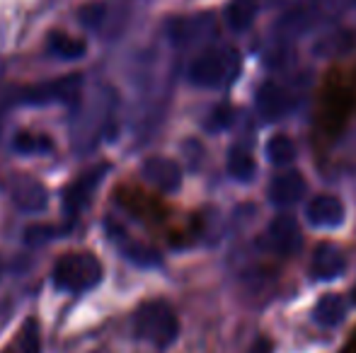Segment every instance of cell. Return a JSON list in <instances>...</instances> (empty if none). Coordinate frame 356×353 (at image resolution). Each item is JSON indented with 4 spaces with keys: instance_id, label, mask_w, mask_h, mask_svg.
<instances>
[{
    "instance_id": "6da1fadb",
    "label": "cell",
    "mask_w": 356,
    "mask_h": 353,
    "mask_svg": "<svg viewBox=\"0 0 356 353\" xmlns=\"http://www.w3.org/2000/svg\"><path fill=\"white\" fill-rule=\"evenodd\" d=\"M356 94L352 83L344 78V73L332 71L320 89V107H318V131L325 146L334 141L347 126L349 114L354 112Z\"/></svg>"
},
{
    "instance_id": "7a4b0ae2",
    "label": "cell",
    "mask_w": 356,
    "mask_h": 353,
    "mask_svg": "<svg viewBox=\"0 0 356 353\" xmlns=\"http://www.w3.org/2000/svg\"><path fill=\"white\" fill-rule=\"evenodd\" d=\"M102 281V264L90 252H73L63 255L54 266V283L68 293L92 291Z\"/></svg>"
},
{
    "instance_id": "3957f363",
    "label": "cell",
    "mask_w": 356,
    "mask_h": 353,
    "mask_svg": "<svg viewBox=\"0 0 356 353\" xmlns=\"http://www.w3.org/2000/svg\"><path fill=\"white\" fill-rule=\"evenodd\" d=\"M136 334L158 346H168L177 334L175 312L165 302H143L136 312Z\"/></svg>"
},
{
    "instance_id": "277c9868",
    "label": "cell",
    "mask_w": 356,
    "mask_h": 353,
    "mask_svg": "<svg viewBox=\"0 0 356 353\" xmlns=\"http://www.w3.org/2000/svg\"><path fill=\"white\" fill-rule=\"evenodd\" d=\"M107 172H109V165H97L85 172V175H80L71 187L66 189V193H63V211L68 213V218L78 216V213L88 206L90 196L95 193L97 184L102 182V177L107 175Z\"/></svg>"
},
{
    "instance_id": "5b68a950",
    "label": "cell",
    "mask_w": 356,
    "mask_h": 353,
    "mask_svg": "<svg viewBox=\"0 0 356 353\" xmlns=\"http://www.w3.org/2000/svg\"><path fill=\"white\" fill-rule=\"evenodd\" d=\"M78 89H80V76H68V78H61V80H54V83H47V85H37V87L27 89L24 99L34 104L51 102V99L73 102Z\"/></svg>"
},
{
    "instance_id": "8992f818",
    "label": "cell",
    "mask_w": 356,
    "mask_h": 353,
    "mask_svg": "<svg viewBox=\"0 0 356 353\" xmlns=\"http://www.w3.org/2000/svg\"><path fill=\"white\" fill-rule=\"evenodd\" d=\"M13 198L17 203V208H22L27 213H39L47 208V189L39 182H32V179L17 182V187L13 189Z\"/></svg>"
},
{
    "instance_id": "52a82bcc",
    "label": "cell",
    "mask_w": 356,
    "mask_h": 353,
    "mask_svg": "<svg viewBox=\"0 0 356 353\" xmlns=\"http://www.w3.org/2000/svg\"><path fill=\"white\" fill-rule=\"evenodd\" d=\"M47 46H49V51H51L54 56L66 58V61H75V58H83L85 51H88V46H85L83 39L71 37V34H66V32H54L51 37H49Z\"/></svg>"
},
{
    "instance_id": "ba28073f",
    "label": "cell",
    "mask_w": 356,
    "mask_h": 353,
    "mask_svg": "<svg viewBox=\"0 0 356 353\" xmlns=\"http://www.w3.org/2000/svg\"><path fill=\"white\" fill-rule=\"evenodd\" d=\"M143 177L148 179L150 184H155V187L160 189H175L179 182V172L175 170L172 162L168 160H158V157H153V160H148L143 165Z\"/></svg>"
},
{
    "instance_id": "9c48e42d",
    "label": "cell",
    "mask_w": 356,
    "mask_h": 353,
    "mask_svg": "<svg viewBox=\"0 0 356 353\" xmlns=\"http://www.w3.org/2000/svg\"><path fill=\"white\" fill-rule=\"evenodd\" d=\"M254 12H257V0H233L225 10L228 15V22L230 27L235 29H245L250 22H252Z\"/></svg>"
},
{
    "instance_id": "30bf717a",
    "label": "cell",
    "mask_w": 356,
    "mask_h": 353,
    "mask_svg": "<svg viewBox=\"0 0 356 353\" xmlns=\"http://www.w3.org/2000/svg\"><path fill=\"white\" fill-rule=\"evenodd\" d=\"M15 150L17 153H32V155H42V153L51 150V138L42 136V133H29L22 131L15 136Z\"/></svg>"
},
{
    "instance_id": "8fae6325",
    "label": "cell",
    "mask_w": 356,
    "mask_h": 353,
    "mask_svg": "<svg viewBox=\"0 0 356 353\" xmlns=\"http://www.w3.org/2000/svg\"><path fill=\"white\" fill-rule=\"evenodd\" d=\"M19 353H42V341H39V327L34 320H29L22 329V346Z\"/></svg>"
},
{
    "instance_id": "7c38bea8",
    "label": "cell",
    "mask_w": 356,
    "mask_h": 353,
    "mask_svg": "<svg viewBox=\"0 0 356 353\" xmlns=\"http://www.w3.org/2000/svg\"><path fill=\"white\" fill-rule=\"evenodd\" d=\"M102 17H104V5L102 3H88V5H83V8H80V12H78V19L88 29L99 27Z\"/></svg>"
},
{
    "instance_id": "4fadbf2b",
    "label": "cell",
    "mask_w": 356,
    "mask_h": 353,
    "mask_svg": "<svg viewBox=\"0 0 356 353\" xmlns=\"http://www.w3.org/2000/svg\"><path fill=\"white\" fill-rule=\"evenodd\" d=\"M54 235V230L51 227H29L27 232H24V237H27V242H47L44 237H51Z\"/></svg>"
},
{
    "instance_id": "5bb4252c",
    "label": "cell",
    "mask_w": 356,
    "mask_h": 353,
    "mask_svg": "<svg viewBox=\"0 0 356 353\" xmlns=\"http://www.w3.org/2000/svg\"><path fill=\"white\" fill-rule=\"evenodd\" d=\"M344 353H356V329L352 332V336H349L347 346H344Z\"/></svg>"
}]
</instances>
